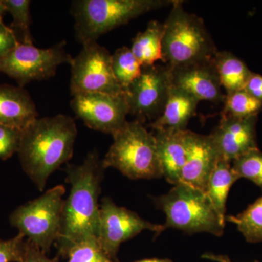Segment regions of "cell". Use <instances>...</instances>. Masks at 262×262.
<instances>
[{"label": "cell", "instance_id": "1", "mask_svg": "<svg viewBox=\"0 0 262 262\" xmlns=\"http://www.w3.org/2000/svg\"><path fill=\"white\" fill-rule=\"evenodd\" d=\"M104 170L102 160L96 151L89 153L80 165H67L66 181L70 184V193L63 203L61 229L55 243L60 258H67L75 245L97 239L98 198Z\"/></svg>", "mask_w": 262, "mask_h": 262}, {"label": "cell", "instance_id": "2", "mask_svg": "<svg viewBox=\"0 0 262 262\" xmlns=\"http://www.w3.org/2000/svg\"><path fill=\"white\" fill-rule=\"evenodd\" d=\"M77 136L75 120L63 114L37 118L24 129L19 160L39 190L42 191L52 174L72 158Z\"/></svg>", "mask_w": 262, "mask_h": 262}, {"label": "cell", "instance_id": "3", "mask_svg": "<svg viewBox=\"0 0 262 262\" xmlns=\"http://www.w3.org/2000/svg\"><path fill=\"white\" fill-rule=\"evenodd\" d=\"M182 3L174 1L164 23V63L170 69L211 61L218 51L203 19L186 11Z\"/></svg>", "mask_w": 262, "mask_h": 262}, {"label": "cell", "instance_id": "4", "mask_svg": "<svg viewBox=\"0 0 262 262\" xmlns=\"http://www.w3.org/2000/svg\"><path fill=\"white\" fill-rule=\"evenodd\" d=\"M175 0H77L72 3L77 40L97 42L110 31L152 10L173 5Z\"/></svg>", "mask_w": 262, "mask_h": 262}, {"label": "cell", "instance_id": "5", "mask_svg": "<svg viewBox=\"0 0 262 262\" xmlns=\"http://www.w3.org/2000/svg\"><path fill=\"white\" fill-rule=\"evenodd\" d=\"M144 124L136 120L127 121L114 134L113 145L102 160L105 169H117L134 180L163 177L154 133Z\"/></svg>", "mask_w": 262, "mask_h": 262}, {"label": "cell", "instance_id": "6", "mask_svg": "<svg viewBox=\"0 0 262 262\" xmlns=\"http://www.w3.org/2000/svg\"><path fill=\"white\" fill-rule=\"evenodd\" d=\"M155 203L165 213V229H180L187 233L208 232L221 237L225 230L222 218L206 192L179 184Z\"/></svg>", "mask_w": 262, "mask_h": 262}, {"label": "cell", "instance_id": "7", "mask_svg": "<svg viewBox=\"0 0 262 262\" xmlns=\"http://www.w3.org/2000/svg\"><path fill=\"white\" fill-rule=\"evenodd\" d=\"M65 192L64 186L57 185L10 215V225L46 254L59 235Z\"/></svg>", "mask_w": 262, "mask_h": 262}, {"label": "cell", "instance_id": "8", "mask_svg": "<svg viewBox=\"0 0 262 262\" xmlns=\"http://www.w3.org/2000/svg\"><path fill=\"white\" fill-rule=\"evenodd\" d=\"M66 44L62 41L46 49L18 44L0 58V72L14 79L20 87L32 81L48 80L56 75L59 66L72 63L73 58L66 51Z\"/></svg>", "mask_w": 262, "mask_h": 262}, {"label": "cell", "instance_id": "9", "mask_svg": "<svg viewBox=\"0 0 262 262\" xmlns=\"http://www.w3.org/2000/svg\"><path fill=\"white\" fill-rule=\"evenodd\" d=\"M72 96L82 93L119 95L125 91L117 82L112 66V55L97 42L84 43L70 63Z\"/></svg>", "mask_w": 262, "mask_h": 262}, {"label": "cell", "instance_id": "10", "mask_svg": "<svg viewBox=\"0 0 262 262\" xmlns=\"http://www.w3.org/2000/svg\"><path fill=\"white\" fill-rule=\"evenodd\" d=\"M144 230L154 232L157 236L165 229L163 225L151 223L135 212L117 206L108 196L103 198L100 206L97 241L110 259L118 261L117 255L120 245Z\"/></svg>", "mask_w": 262, "mask_h": 262}, {"label": "cell", "instance_id": "11", "mask_svg": "<svg viewBox=\"0 0 262 262\" xmlns=\"http://www.w3.org/2000/svg\"><path fill=\"white\" fill-rule=\"evenodd\" d=\"M171 87L168 66L142 67L140 76L125 91L130 115L143 123L155 121L163 113Z\"/></svg>", "mask_w": 262, "mask_h": 262}, {"label": "cell", "instance_id": "12", "mask_svg": "<svg viewBox=\"0 0 262 262\" xmlns=\"http://www.w3.org/2000/svg\"><path fill=\"white\" fill-rule=\"evenodd\" d=\"M70 106L86 126L105 134L118 132L126 124L130 107L126 94L82 93L74 95Z\"/></svg>", "mask_w": 262, "mask_h": 262}, {"label": "cell", "instance_id": "13", "mask_svg": "<svg viewBox=\"0 0 262 262\" xmlns=\"http://www.w3.org/2000/svg\"><path fill=\"white\" fill-rule=\"evenodd\" d=\"M257 119L258 116L239 118L222 115L220 123L208 135L220 159L232 163L248 151L258 149Z\"/></svg>", "mask_w": 262, "mask_h": 262}, {"label": "cell", "instance_id": "14", "mask_svg": "<svg viewBox=\"0 0 262 262\" xmlns=\"http://www.w3.org/2000/svg\"><path fill=\"white\" fill-rule=\"evenodd\" d=\"M213 59V58H212ZM172 84L199 101L224 102L226 95L212 60L170 69Z\"/></svg>", "mask_w": 262, "mask_h": 262}, {"label": "cell", "instance_id": "15", "mask_svg": "<svg viewBox=\"0 0 262 262\" xmlns=\"http://www.w3.org/2000/svg\"><path fill=\"white\" fill-rule=\"evenodd\" d=\"M220 159L209 136L189 130V150L180 183L206 192L207 185Z\"/></svg>", "mask_w": 262, "mask_h": 262}, {"label": "cell", "instance_id": "16", "mask_svg": "<svg viewBox=\"0 0 262 262\" xmlns=\"http://www.w3.org/2000/svg\"><path fill=\"white\" fill-rule=\"evenodd\" d=\"M189 132L184 130L154 133L163 177L174 186L180 183L182 169L187 161Z\"/></svg>", "mask_w": 262, "mask_h": 262}, {"label": "cell", "instance_id": "17", "mask_svg": "<svg viewBox=\"0 0 262 262\" xmlns=\"http://www.w3.org/2000/svg\"><path fill=\"white\" fill-rule=\"evenodd\" d=\"M38 115L35 103L23 87L0 85V125L24 130Z\"/></svg>", "mask_w": 262, "mask_h": 262}, {"label": "cell", "instance_id": "18", "mask_svg": "<svg viewBox=\"0 0 262 262\" xmlns=\"http://www.w3.org/2000/svg\"><path fill=\"white\" fill-rule=\"evenodd\" d=\"M200 101L172 84L161 115L148 126L157 130H184L195 114Z\"/></svg>", "mask_w": 262, "mask_h": 262}, {"label": "cell", "instance_id": "19", "mask_svg": "<svg viewBox=\"0 0 262 262\" xmlns=\"http://www.w3.org/2000/svg\"><path fill=\"white\" fill-rule=\"evenodd\" d=\"M212 63L227 94L244 89L253 73L242 60L229 52L217 51Z\"/></svg>", "mask_w": 262, "mask_h": 262}, {"label": "cell", "instance_id": "20", "mask_svg": "<svg viewBox=\"0 0 262 262\" xmlns=\"http://www.w3.org/2000/svg\"><path fill=\"white\" fill-rule=\"evenodd\" d=\"M164 23L151 20L148 24L146 30L139 32L133 40L131 51L139 60L142 67L155 64V62L162 61Z\"/></svg>", "mask_w": 262, "mask_h": 262}, {"label": "cell", "instance_id": "21", "mask_svg": "<svg viewBox=\"0 0 262 262\" xmlns=\"http://www.w3.org/2000/svg\"><path fill=\"white\" fill-rule=\"evenodd\" d=\"M232 163L219 159L207 185L206 193L219 214L226 221V204L231 187L238 180Z\"/></svg>", "mask_w": 262, "mask_h": 262}, {"label": "cell", "instance_id": "22", "mask_svg": "<svg viewBox=\"0 0 262 262\" xmlns=\"http://www.w3.org/2000/svg\"><path fill=\"white\" fill-rule=\"evenodd\" d=\"M226 220L237 226L248 243L262 241V195L236 215L226 216Z\"/></svg>", "mask_w": 262, "mask_h": 262}, {"label": "cell", "instance_id": "23", "mask_svg": "<svg viewBox=\"0 0 262 262\" xmlns=\"http://www.w3.org/2000/svg\"><path fill=\"white\" fill-rule=\"evenodd\" d=\"M112 66L117 82L125 91L140 76L142 70L140 62L127 47L119 48L112 55Z\"/></svg>", "mask_w": 262, "mask_h": 262}, {"label": "cell", "instance_id": "24", "mask_svg": "<svg viewBox=\"0 0 262 262\" xmlns=\"http://www.w3.org/2000/svg\"><path fill=\"white\" fill-rule=\"evenodd\" d=\"M7 12L13 17L10 28L14 32L20 44L33 45L31 34V15L29 0H3Z\"/></svg>", "mask_w": 262, "mask_h": 262}, {"label": "cell", "instance_id": "25", "mask_svg": "<svg viewBox=\"0 0 262 262\" xmlns=\"http://www.w3.org/2000/svg\"><path fill=\"white\" fill-rule=\"evenodd\" d=\"M262 111V101L251 96L245 89L226 94L222 115L239 118L258 116Z\"/></svg>", "mask_w": 262, "mask_h": 262}, {"label": "cell", "instance_id": "26", "mask_svg": "<svg viewBox=\"0 0 262 262\" xmlns=\"http://www.w3.org/2000/svg\"><path fill=\"white\" fill-rule=\"evenodd\" d=\"M234 171L239 179H246L262 189V152L253 149L239 157L232 163Z\"/></svg>", "mask_w": 262, "mask_h": 262}, {"label": "cell", "instance_id": "27", "mask_svg": "<svg viewBox=\"0 0 262 262\" xmlns=\"http://www.w3.org/2000/svg\"><path fill=\"white\" fill-rule=\"evenodd\" d=\"M67 262H119L110 259L103 252L97 239H89L75 245L70 250Z\"/></svg>", "mask_w": 262, "mask_h": 262}, {"label": "cell", "instance_id": "28", "mask_svg": "<svg viewBox=\"0 0 262 262\" xmlns=\"http://www.w3.org/2000/svg\"><path fill=\"white\" fill-rule=\"evenodd\" d=\"M23 130L0 125V160H6L18 154Z\"/></svg>", "mask_w": 262, "mask_h": 262}, {"label": "cell", "instance_id": "29", "mask_svg": "<svg viewBox=\"0 0 262 262\" xmlns=\"http://www.w3.org/2000/svg\"><path fill=\"white\" fill-rule=\"evenodd\" d=\"M25 239L20 233L13 238L0 239V262H20Z\"/></svg>", "mask_w": 262, "mask_h": 262}, {"label": "cell", "instance_id": "30", "mask_svg": "<svg viewBox=\"0 0 262 262\" xmlns=\"http://www.w3.org/2000/svg\"><path fill=\"white\" fill-rule=\"evenodd\" d=\"M20 262H61L60 257L56 256L53 258H48L37 246L26 238L24 243L23 254Z\"/></svg>", "mask_w": 262, "mask_h": 262}, {"label": "cell", "instance_id": "31", "mask_svg": "<svg viewBox=\"0 0 262 262\" xmlns=\"http://www.w3.org/2000/svg\"><path fill=\"white\" fill-rule=\"evenodd\" d=\"M19 43L14 32L3 22L0 23V58L6 56Z\"/></svg>", "mask_w": 262, "mask_h": 262}, {"label": "cell", "instance_id": "32", "mask_svg": "<svg viewBox=\"0 0 262 262\" xmlns=\"http://www.w3.org/2000/svg\"><path fill=\"white\" fill-rule=\"evenodd\" d=\"M244 89L253 97L262 101V75L253 72Z\"/></svg>", "mask_w": 262, "mask_h": 262}, {"label": "cell", "instance_id": "33", "mask_svg": "<svg viewBox=\"0 0 262 262\" xmlns=\"http://www.w3.org/2000/svg\"><path fill=\"white\" fill-rule=\"evenodd\" d=\"M202 258L215 262H232L230 258L225 255H217L212 253H206L202 255ZM255 262H258L256 261Z\"/></svg>", "mask_w": 262, "mask_h": 262}, {"label": "cell", "instance_id": "34", "mask_svg": "<svg viewBox=\"0 0 262 262\" xmlns=\"http://www.w3.org/2000/svg\"><path fill=\"white\" fill-rule=\"evenodd\" d=\"M134 262H173L168 258H145V259L139 260V261H136Z\"/></svg>", "mask_w": 262, "mask_h": 262}, {"label": "cell", "instance_id": "35", "mask_svg": "<svg viewBox=\"0 0 262 262\" xmlns=\"http://www.w3.org/2000/svg\"><path fill=\"white\" fill-rule=\"evenodd\" d=\"M6 8H5L3 0H0V23H1V22H3V15H5V13H6Z\"/></svg>", "mask_w": 262, "mask_h": 262}]
</instances>
